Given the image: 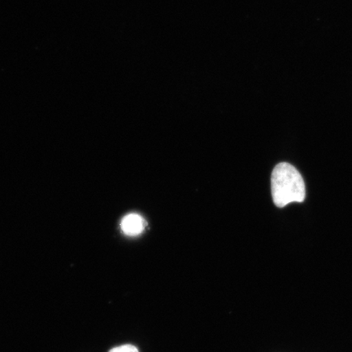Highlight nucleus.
<instances>
[{
	"mask_svg": "<svg viewBox=\"0 0 352 352\" xmlns=\"http://www.w3.org/2000/svg\"><path fill=\"white\" fill-rule=\"evenodd\" d=\"M272 195L277 208H283L292 202H302L306 197L305 182L296 167L281 162L272 170Z\"/></svg>",
	"mask_w": 352,
	"mask_h": 352,
	"instance_id": "f257e3e1",
	"label": "nucleus"
},
{
	"mask_svg": "<svg viewBox=\"0 0 352 352\" xmlns=\"http://www.w3.org/2000/svg\"><path fill=\"white\" fill-rule=\"evenodd\" d=\"M122 230L127 236H138L144 230V219L138 214L126 215L120 224Z\"/></svg>",
	"mask_w": 352,
	"mask_h": 352,
	"instance_id": "f03ea898",
	"label": "nucleus"
},
{
	"mask_svg": "<svg viewBox=\"0 0 352 352\" xmlns=\"http://www.w3.org/2000/svg\"><path fill=\"white\" fill-rule=\"evenodd\" d=\"M109 352H139V351L135 346L127 344L114 347Z\"/></svg>",
	"mask_w": 352,
	"mask_h": 352,
	"instance_id": "7ed1b4c3",
	"label": "nucleus"
}]
</instances>
